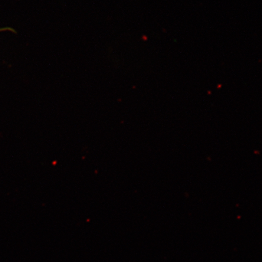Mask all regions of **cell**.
<instances>
[{
  "instance_id": "6da1fadb",
  "label": "cell",
  "mask_w": 262,
  "mask_h": 262,
  "mask_svg": "<svg viewBox=\"0 0 262 262\" xmlns=\"http://www.w3.org/2000/svg\"><path fill=\"white\" fill-rule=\"evenodd\" d=\"M6 29H0V32L3 31H6Z\"/></svg>"
}]
</instances>
